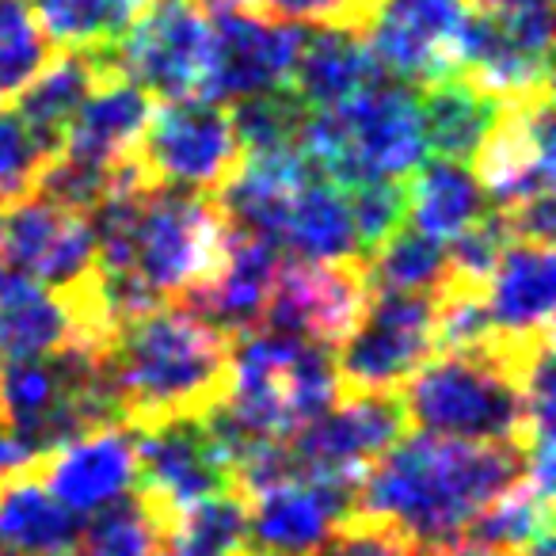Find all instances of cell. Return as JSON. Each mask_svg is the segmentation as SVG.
I'll use <instances>...</instances> for the list:
<instances>
[{
	"label": "cell",
	"instance_id": "6da1fadb",
	"mask_svg": "<svg viewBox=\"0 0 556 556\" xmlns=\"http://www.w3.org/2000/svg\"><path fill=\"white\" fill-rule=\"evenodd\" d=\"M526 477L518 442L401 434L358 477L355 515L381 522L416 553L469 533L480 510Z\"/></svg>",
	"mask_w": 556,
	"mask_h": 556
},
{
	"label": "cell",
	"instance_id": "7a4b0ae2",
	"mask_svg": "<svg viewBox=\"0 0 556 556\" xmlns=\"http://www.w3.org/2000/svg\"><path fill=\"white\" fill-rule=\"evenodd\" d=\"M229 336L184 302L156 305L115 328L108 370L123 419L134 427L202 416L229 381Z\"/></svg>",
	"mask_w": 556,
	"mask_h": 556
},
{
	"label": "cell",
	"instance_id": "3957f363",
	"mask_svg": "<svg viewBox=\"0 0 556 556\" xmlns=\"http://www.w3.org/2000/svg\"><path fill=\"white\" fill-rule=\"evenodd\" d=\"M298 153L317 176L340 187L363 179H408L427 161L419 96L404 80H378L328 111H309Z\"/></svg>",
	"mask_w": 556,
	"mask_h": 556
},
{
	"label": "cell",
	"instance_id": "277c9868",
	"mask_svg": "<svg viewBox=\"0 0 556 556\" xmlns=\"http://www.w3.org/2000/svg\"><path fill=\"white\" fill-rule=\"evenodd\" d=\"M526 366L510 363L500 351L431 355L404 381V416L427 434L522 446Z\"/></svg>",
	"mask_w": 556,
	"mask_h": 556
},
{
	"label": "cell",
	"instance_id": "5b68a950",
	"mask_svg": "<svg viewBox=\"0 0 556 556\" xmlns=\"http://www.w3.org/2000/svg\"><path fill=\"white\" fill-rule=\"evenodd\" d=\"M225 237L229 225L210 191L149 184L134 217L130 278H138L156 302L184 298L222 263Z\"/></svg>",
	"mask_w": 556,
	"mask_h": 556
},
{
	"label": "cell",
	"instance_id": "8992f818",
	"mask_svg": "<svg viewBox=\"0 0 556 556\" xmlns=\"http://www.w3.org/2000/svg\"><path fill=\"white\" fill-rule=\"evenodd\" d=\"M431 355H439V294L370 290L336 348V374L348 393H396Z\"/></svg>",
	"mask_w": 556,
	"mask_h": 556
},
{
	"label": "cell",
	"instance_id": "52a82bcc",
	"mask_svg": "<svg viewBox=\"0 0 556 556\" xmlns=\"http://www.w3.org/2000/svg\"><path fill=\"white\" fill-rule=\"evenodd\" d=\"M138 164L153 184L191 187L214 194L240 168L244 153L232 134V118L222 103L184 96L149 111L138 141Z\"/></svg>",
	"mask_w": 556,
	"mask_h": 556
},
{
	"label": "cell",
	"instance_id": "ba28073f",
	"mask_svg": "<svg viewBox=\"0 0 556 556\" xmlns=\"http://www.w3.org/2000/svg\"><path fill=\"white\" fill-rule=\"evenodd\" d=\"M111 70L161 100L202 96L210 70V20L194 0H149L108 50Z\"/></svg>",
	"mask_w": 556,
	"mask_h": 556
},
{
	"label": "cell",
	"instance_id": "9c48e42d",
	"mask_svg": "<svg viewBox=\"0 0 556 556\" xmlns=\"http://www.w3.org/2000/svg\"><path fill=\"white\" fill-rule=\"evenodd\" d=\"M0 263L58 294H80L96 278L92 222L80 210L27 191L0 206Z\"/></svg>",
	"mask_w": 556,
	"mask_h": 556
},
{
	"label": "cell",
	"instance_id": "30bf717a",
	"mask_svg": "<svg viewBox=\"0 0 556 556\" xmlns=\"http://www.w3.org/2000/svg\"><path fill=\"white\" fill-rule=\"evenodd\" d=\"M355 480L287 472L248 500V548L263 556H313L355 518Z\"/></svg>",
	"mask_w": 556,
	"mask_h": 556
},
{
	"label": "cell",
	"instance_id": "8fae6325",
	"mask_svg": "<svg viewBox=\"0 0 556 556\" xmlns=\"http://www.w3.org/2000/svg\"><path fill=\"white\" fill-rule=\"evenodd\" d=\"M469 12V0H374L363 31L389 77L424 88L462 73Z\"/></svg>",
	"mask_w": 556,
	"mask_h": 556
},
{
	"label": "cell",
	"instance_id": "7c38bea8",
	"mask_svg": "<svg viewBox=\"0 0 556 556\" xmlns=\"http://www.w3.org/2000/svg\"><path fill=\"white\" fill-rule=\"evenodd\" d=\"M556 305V260L553 244L510 240L480 287L492 351L526 366L553 336Z\"/></svg>",
	"mask_w": 556,
	"mask_h": 556
},
{
	"label": "cell",
	"instance_id": "4fadbf2b",
	"mask_svg": "<svg viewBox=\"0 0 556 556\" xmlns=\"http://www.w3.org/2000/svg\"><path fill=\"white\" fill-rule=\"evenodd\" d=\"M553 62V9L538 12H469L462 39V77L503 103L548 96Z\"/></svg>",
	"mask_w": 556,
	"mask_h": 556
},
{
	"label": "cell",
	"instance_id": "5bb4252c",
	"mask_svg": "<svg viewBox=\"0 0 556 556\" xmlns=\"http://www.w3.org/2000/svg\"><path fill=\"white\" fill-rule=\"evenodd\" d=\"M366 298H370V278H366L363 260L309 263L282 255L267 313H263V328L325 343L336 351L343 336L355 328Z\"/></svg>",
	"mask_w": 556,
	"mask_h": 556
},
{
	"label": "cell",
	"instance_id": "9a60e30c",
	"mask_svg": "<svg viewBox=\"0 0 556 556\" xmlns=\"http://www.w3.org/2000/svg\"><path fill=\"white\" fill-rule=\"evenodd\" d=\"M302 27L255 9H222L210 20V70L202 100H244L270 88H290L302 50Z\"/></svg>",
	"mask_w": 556,
	"mask_h": 556
},
{
	"label": "cell",
	"instance_id": "2e32d148",
	"mask_svg": "<svg viewBox=\"0 0 556 556\" xmlns=\"http://www.w3.org/2000/svg\"><path fill=\"white\" fill-rule=\"evenodd\" d=\"M408 427L404 404L396 393H348L317 419L290 434L287 450L294 469L320 477L355 480L393 446Z\"/></svg>",
	"mask_w": 556,
	"mask_h": 556
},
{
	"label": "cell",
	"instance_id": "e0dca14e",
	"mask_svg": "<svg viewBox=\"0 0 556 556\" xmlns=\"http://www.w3.org/2000/svg\"><path fill=\"white\" fill-rule=\"evenodd\" d=\"M138 431V484L164 518L232 488L229 457L202 416H172Z\"/></svg>",
	"mask_w": 556,
	"mask_h": 556
},
{
	"label": "cell",
	"instance_id": "ac0fdd59",
	"mask_svg": "<svg viewBox=\"0 0 556 556\" xmlns=\"http://www.w3.org/2000/svg\"><path fill=\"white\" fill-rule=\"evenodd\" d=\"M556 141L553 103L548 96L522 103H503L500 123L477 149V179L488 194V206L515 210L541 194H553L556 184Z\"/></svg>",
	"mask_w": 556,
	"mask_h": 556
},
{
	"label": "cell",
	"instance_id": "d6986e66",
	"mask_svg": "<svg viewBox=\"0 0 556 556\" xmlns=\"http://www.w3.org/2000/svg\"><path fill=\"white\" fill-rule=\"evenodd\" d=\"M42 462H47L42 484L80 518L111 507L138 488V439L118 424L96 427L58 446Z\"/></svg>",
	"mask_w": 556,
	"mask_h": 556
},
{
	"label": "cell",
	"instance_id": "ffe728a7",
	"mask_svg": "<svg viewBox=\"0 0 556 556\" xmlns=\"http://www.w3.org/2000/svg\"><path fill=\"white\" fill-rule=\"evenodd\" d=\"M278 263H282V252L270 240L229 229L222 263L210 270L206 282L187 290L179 302L199 313L202 320H210L214 328H222L225 336L255 332V328H263V313H267Z\"/></svg>",
	"mask_w": 556,
	"mask_h": 556
},
{
	"label": "cell",
	"instance_id": "44dd1931",
	"mask_svg": "<svg viewBox=\"0 0 556 556\" xmlns=\"http://www.w3.org/2000/svg\"><path fill=\"white\" fill-rule=\"evenodd\" d=\"M149 111H153V100L146 88L126 80L123 73H103L73 115L58 153L92 164V168L115 172L118 164H126L138 153Z\"/></svg>",
	"mask_w": 556,
	"mask_h": 556
},
{
	"label": "cell",
	"instance_id": "7402d4cb",
	"mask_svg": "<svg viewBox=\"0 0 556 556\" xmlns=\"http://www.w3.org/2000/svg\"><path fill=\"white\" fill-rule=\"evenodd\" d=\"M77 340L88 336L70 298L0 263V355L39 358Z\"/></svg>",
	"mask_w": 556,
	"mask_h": 556
},
{
	"label": "cell",
	"instance_id": "603a6c76",
	"mask_svg": "<svg viewBox=\"0 0 556 556\" xmlns=\"http://www.w3.org/2000/svg\"><path fill=\"white\" fill-rule=\"evenodd\" d=\"M278 248L290 260H309V263L363 260L348 187L309 172L298 184V191L290 194V206L282 214V229H278Z\"/></svg>",
	"mask_w": 556,
	"mask_h": 556
},
{
	"label": "cell",
	"instance_id": "cb8c5ba5",
	"mask_svg": "<svg viewBox=\"0 0 556 556\" xmlns=\"http://www.w3.org/2000/svg\"><path fill=\"white\" fill-rule=\"evenodd\" d=\"M386 77L389 73L374 58L363 31H355V27H320L317 35L302 39L290 88L309 111H328Z\"/></svg>",
	"mask_w": 556,
	"mask_h": 556
},
{
	"label": "cell",
	"instance_id": "d4e9b609",
	"mask_svg": "<svg viewBox=\"0 0 556 556\" xmlns=\"http://www.w3.org/2000/svg\"><path fill=\"white\" fill-rule=\"evenodd\" d=\"M103 73H115L108 50H62L16 92V115L47 153H58L73 115Z\"/></svg>",
	"mask_w": 556,
	"mask_h": 556
},
{
	"label": "cell",
	"instance_id": "484cf974",
	"mask_svg": "<svg viewBox=\"0 0 556 556\" xmlns=\"http://www.w3.org/2000/svg\"><path fill=\"white\" fill-rule=\"evenodd\" d=\"M416 96L427 153L442 156V161L469 164L503 115V100H495L492 92L472 85L462 73L416 88Z\"/></svg>",
	"mask_w": 556,
	"mask_h": 556
},
{
	"label": "cell",
	"instance_id": "4316f807",
	"mask_svg": "<svg viewBox=\"0 0 556 556\" xmlns=\"http://www.w3.org/2000/svg\"><path fill=\"white\" fill-rule=\"evenodd\" d=\"M80 526L85 518L31 472L0 480V556H62L77 548Z\"/></svg>",
	"mask_w": 556,
	"mask_h": 556
},
{
	"label": "cell",
	"instance_id": "83f0119b",
	"mask_svg": "<svg viewBox=\"0 0 556 556\" xmlns=\"http://www.w3.org/2000/svg\"><path fill=\"white\" fill-rule=\"evenodd\" d=\"M404 194H408L412 229L427 232L442 244H450L457 232H465L488 214V194L477 172L469 164L442 161V156H434L431 164H419L404 184Z\"/></svg>",
	"mask_w": 556,
	"mask_h": 556
},
{
	"label": "cell",
	"instance_id": "f1b7e54d",
	"mask_svg": "<svg viewBox=\"0 0 556 556\" xmlns=\"http://www.w3.org/2000/svg\"><path fill=\"white\" fill-rule=\"evenodd\" d=\"M248 500L232 488L164 518V556H244Z\"/></svg>",
	"mask_w": 556,
	"mask_h": 556
},
{
	"label": "cell",
	"instance_id": "f546056e",
	"mask_svg": "<svg viewBox=\"0 0 556 556\" xmlns=\"http://www.w3.org/2000/svg\"><path fill=\"white\" fill-rule=\"evenodd\" d=\"M149 0H35L31 12L58 50H111Z\"/></svg>",
	"mask_w": 556,
	"mask_h": 556
},
{
	"label": "cell",
	"instance_id": "4dcf8cb0",
	"mask_svg": "<svg viewBox=\"0 0 556 556\" xmlns=\"http://www.w3.org/2000/svg\"><path fill=\"white\" fill-rule=\"evenodd\" d=\"M370 290H412V294H442L450 282V252L442 240L401 225L366 255Z\"/></svg>",
	"mask_w": 556,
	"mask_h": 556
},
{
	"label": "cell",
	"instance_id": "1f68e13d",
	"mask_svg": "<svg viewBox=\"0 0 556 556\" xmlns=\"http://www.w3.org/2000/svg\"><path fill=\"white\" fill-rule=\"evenodd\" d=\"M77 548L85 556H164V515L141 492L88 515Z\"/></svg>",
	"mask_w": 556,
	"mask_h": 556
},
{
	"label": "cell",
	"instance_id": "d6a6232c",
	"mask_svg": "<svg viewBox=\"0 0 556 556\" xmlns=\"http://www.w3.org/2000/svg\"><path fill=\"white\" fill-rule=\"evenodd\" d=\"M548 522H553V500L522 477L492 507L480 510V518L469 526V538L510 553H533L538 545H548Z\"/></svg>",
	"mask_w": 556,
	"mask_h": 556
},
{
	"label": "cell",
	"instance_id": "836d02e7",
	"mask_svg": "<svg viewBox=\"0 0 556 556\" xmlns=\"http://www.w3.org/2000/svg\"><path fill=\"white\" fill-rule=\"evenodd\" d=\"M305 108L298 100L294 88H270V92H255L244 100H232V134L240 141V153H275V149H294L298 130H302Z\"/></svg>",
	"mask_w": 556,
	"mask_h": 556
},
{
	"label": "cell",
	"instance_id": "e575fe53",
	"mask_svg": "<svg viewBox=\"0 0 556 556\" xmlns=\"http://www.w3.org/2000/svg\"><path fill=\"white\" fill-rule=\"evenodd\" d=\"M50 39L24 0H0V103L16 100V92L47 65Z\"/></svg>",
	"mask_w": 556,
	"mask_h": 556
},
{
	"label": "cell",
	"instance_id": "d590c367",
	"mask_svg": "<svg viewBox=\"0 0 556 556\" xmlns=\"http://www.w3.org/2000/svg\"><path fill=\"white\" fill-rule=\"evenodd\" d=\"M351 214H355L358 244H363V260L393 237L408 217V194H404V179H363L351 184Z\"/></svg>",
	"mask_w": 556,
	"mask_h": 556
},
{
	"label": "cell",
	"instance_id": "8d00e7d4",
	"mask_svg": "<svg viewBox=\"0 0 556 556\" xmlns=\"http://www.w3.org/2000/svg\"><path fill=\"white\" fill-rule=\"evenodd\" d=\"M47 149L35 141L16 108L0 103V206L35 187V176L47 164Z\"/></svg>",
	"mask_w": 556,
	"mask_h": 556
},
{
	"label": "cell",
	"instance_id": "74e56055",
	"mask_svg": "<svg viewBox=\"0 0 556 556\" xmlns=\"http://www.w3.org/2000/svg\"><path fill=\"white\" fill-rule=\"evenodd\" d=\"M255 12L298 27H355L363 31L374 0H255Z\"/></svg>",
	"mask_w": 556,
	"mask_h": 556
},
{
	"label": "cell",
	"instance_id": "f35d334b",
	"mask_svg": "<svg viewBox=\"0 0 556 556\" xmlns=\"http://www.w3.org/2000/svg\"><path fill=\"white\" fill-rule=\"evenodd\" d=\"M412 553H416V548L404 538H396V533L386 530L381 522H370V518L358 515L313 556H412Z\"/></svg>",
	"mask_w": 556,
	"mask_h": 556
},
{
	"label": "cell",
	"instance_id": "ab89813d",
	"mask_svg": "<svg viewBox=\"0 0 556 556\" xmlns=\"http://www.w3.org/2000/svg\"><path fill=\"white\" fill-rule=\"evenodd\" d=\"M39 465V457L24 446L16 431H12L4 419H0V480H12V477H24Z\"/></svg>",
	"mask_w": 556,
	"mask_h": 556
},
{
	"label": "cell",
	"instance_id": "60d3db41",
	"mask_svg": "<svg viewBox=\"0 0 556 556\" xmlns=\"http://www.w3.org/2000/svg\"><path fill=\"white\" fill-rule=\"evenodd\" d=\"M424 556H526V553L495 548V545H484V541H446V545L424 548Z\"/></svg>",
	"mask_w": 556,
	"mask_h": 556
},
{
	"label": "cell",
	"instance_id": "b9f144b4",
	"mask_svg": "<svg viewBox=\"0 0 556 556\" xmlns=\"http://www.w3.org/2000/svg\"><path fill=\"white\" fill-rule=\"evenodd\" d=\"M199 9L222 12V9H255V0H194Z\"/></svg>",
	"mask_w": 556,
	"mask_h": 556
},
{
	"label": "cell",
	"instance_id": "7bdbcfd3",
	"mask_svg": "<svg viewBox=\"0 0 556 556\" xmlns=\"http://www.w3.org/2000/svg\"><path fill=\"white\" fill-rule=\"evenodd\" d=\"M62 556H85V553H80V548H70V553H62Z\"/></svg>",
	"mask_w": 556,
	"mask_h": 556
},
{
	"label": "cell",
	"instance_id": "ee69618b",
	"mask_svg": "<svg viewBox=\"0 0 556 556\" xmlns=\"http://www.w3.org/2000/svg\"><path fill=\"white\" fill-rule=\"evenodd\" d=\"M244 556H263V553H252V548H248V553Z\"/></svg>",
	"mask_w": 556,
	"mask_h": 556
}]
</instances>
